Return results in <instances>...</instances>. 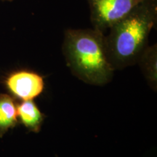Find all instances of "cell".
I'll return each mask as SVG.
<instances>
[{
    "label": "cell",
    "mask_w": 157,
    "mask_h": 157,
    "mask_svg": "<svg viewBox=\"0 0 157 157\" xmlns=\"http://www.w3.org/2000/svg\"><path fill=\"white\" fill-rule=\"evenodd\" d=\"M157 0H143L128 15L109 29L105 36L108 58L113 70L137 63L156 24Z\"/></svg>",
    "instance_id": "cell-1"
},
{
    "label": "cell",
    "mask_w": 157,
    "mask_h": 157,
    "mask_svg": "<svg viewBox=\"0 0 157 157\" xmlns=\"http://www.w3.org/2000/svg\"><path fill=\"white\" fill-rule=\"evenodd\" d=\"M63 52L71 73L93 85H105L113 77L105 49V36L96 29H68Z\"/></svg>",
    "instance_id": "cell-2"
},
{
    "label": "cell",
    "mask_w": 157,
    "mask_h": 157,
    "mask_svg": "<svg viewBox=\"0 0 157 157\" xmlns=\"http://www.w3.org/2000/svg\"><path fill=\"white\" fill-rule=\"evenodd\" d=\"M143 0H90L93 28L104 33L128 15Z\"/></svg>",
    "instance_id": "cell-3"
},
{
    "label": "cell",
    "mask_w": 157,
    "mask_h": 157,
    "mask_svg": "<svg viewBox=\"0 0 157 157\" xmlns=\"http://www.w3.org/2000/svg\"><path fill=\"white\" fill-rule=\"evenodd\" d=\"M7 90L21 101H29L40 95L44 90V78L36 72L28 70L15 71L5 80Z\"/></svg>",
    "instance_id": "cell-4"
},
{
    "label": "cell",
    "mask_w": 157,
    "mask_h": 157,
    "mask_svg": "<svg viewBox=\"0 0 157 157\" xmlns=\"http://www.w3.org/2000/svg\"><path fill=\"white\" fill-rule=\"evenodd\" d=\"M17 120L29 131L39 132L42 128L44 115L33 100L22 101L17 105Z\"/></svg>",
    "instance_id": "cell-5"
},
{
    "label": "cell",
    "mask_w": 157,
    "mask_h": 157,
    "mask_svg": "<svg viewBox=\"0 0 157 157\" xmlns=\"http://www.w3.org/2000/svg\"><path fill=\"white\" fill-rule=\"evenodd\" d=\"M17 105L14 98L7 94H0V137L17 126Z\"/></svg>",
    "instance_id": "cell-6"
},
{
    "label": "cell",
    "mask_w": 157,
    "mask_h": 157,
    "mask_svg": "<svg viewBox=\"0 0 157 157\" xmlns=\"http://www.w3.org/2000/svg\"><path fill=\"white\" fill-rule=\"evenodd\" d=\"M157 49L156 45L148 47L143 50L137 63L140 64L143 74L153 89H156L157 83Z\"/></svg>",
    "instance_id": "cell-7"
},
{
    "label": "cell",
    "mask_w": 157,
    "mask_h": 157,
    "mask_svg": "<svg viewBox=\"0 0 157 157\" xmlns=\"http://www.w3.org/2000/svg\"><path fill=\"white\" fill-rule=\"evenodd\" d=\"M88 1H90V0H88Z\"/></svg>",
    "instance_id": "cell-8"
}]
</instances>
